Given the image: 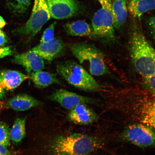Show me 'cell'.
I'll return each instance as SVG.
<instances>
[{"mask_svg":"<svg viewBox=\"0 0 155 155\" xmlns=\"http://www.w3.org/2000/svg\"><path fill=\"white\" fill-rule=\"evenodd\" d=\"M71 53L92 75L101 76L109 73L104 54L93 44L80 43L71 46Z\"/></svg>","mask_w":155,"mask_h":155,"instance_id":"277c9868","label":"cell"},{"mask_svg":"<svg viewBox=\"0 0 155 155\" xmlns=\"http://www.w3.org/2000/svg\"><path fill=\"white\" fill-rule=\"evenodd\" d=\"M65 50L66 45L63 41L54 38L49 41L40 43L31 50L42 59L50 61L63 55Z\"/></svg>","mask_w":155,"mask_h":155,"instance_id":"30bf717a","label":"cell"},{"mask_svg":"<svg viewBox=\"0 0 155 155\" xmlns=\"http://www.w3.org/2000/svg\"><path fill=\"white\" fill-rule=\"evenodd\" d=\"M129 32L130 54L135 69L143 77L155 74V50L138 21H133Z\"/></svg>","mask_w":155,"mask_h":155,"instance_id":"6da1fadb","label":"cell"},{"mask_svg":"<svg viewBox=\"0 0 155 155\" xmlns=\"http://www.w3.org/2000/svg\"><path fill=\"white\" fill-rule=\"evenodd\" d=\"M2 30H0V32H1V31H2Z\"/></svg>","mask_w":155,"mask_h":155,"instance_id":"4dcf8cb0","label":"cell"},{"mask_svg":"<svg viewBox=\"0 0 155 155\" xmlns=\"http://www.w3.org/2000/svg\"><path fill=\"white\" fill-rule=\"evenodd\" d=\"M31 0H7L9 6L13 12L23 14L26 12L31 4Z\"/></svg>","mask_w":155,"mask_h":155,"instance_id":"ffe728a7","label":"cell"},{"mask_svg":"<svg viewBox=\"0 0 155 155\" xmlns=\"http://www.w3.org/2000/svg\"><path fill=\"white\" fill-rule=\"evenodd\" d=\"M124 140L136 146L145 148L154 146V129L141 123L129 125L121 134Z\"/></svg>","mask_w":155,"mask_h":155,"instance_id":"8992f818","label":"cell"},{"mask_svg":"<svg viewBox=\"0 0 155 155\" xmlns=\"http://www.w3.org/2000/svg\"><path fill=\"white\" fill-rule=\"evenodd\" d=\"M10 131L6 124L0 122V144L7 148L11 144Z\"/></svg>","mask_w":155,"mask_h":155,"instance_id":"44dd1931","label":"cell"},{"mask_svg":"<svg viewBox=\"0 0 155 155\" xmlns=\"http://www.w3.org/2000/svg\"><path fill=\"white\" fill-rule=\"evenodd\" d=\"M28 78V75L18 71H0V86L4 90H12Z\"/></svg>","mask_w":155,"mask_h":155,"instance_id":"5bb4252c","label":"cell"},{"mask_svg":"<svg viewBox=\"0 0 155 155\" xmlns=\"http://www.w3.org/2000/svg\"><path fill=\"white\" fill-rule=\"evenodd\" d=\"M52 101L57 102L65 109L71 110L77 104H80L94 103L92 98L80 95L63 89L56 90L48 97Z\"/></svg>","mask_w":155,"mask_h":155,"instance_id":"9c48e42d","label":"cell"},{"mask_svg":"<svg viewBox=\"0 0 155 155\" xmlns=\"http://www.w3.org/2000/svg\"><path fill=\"white\" fill-rule=\"evenodd\" d=\"M127 10L135 18H140L144 13L155 9V0H128Z\"/></svg>","mask_w":155,"mask_h":155,"instance_id":"9a60e30c","label":"cell"},{"mask_svg":"<svg viewBox=\"0 0 155 155\" xmlns=\"http://www.w3.org/2000/svg\"><path fill=\"white\" fill-rule=\"evenodd\" d=\"M41 102L33 97L25 94L13 97L6 104V107L19 111H27L33 107L42 105Z\"/></svg>","mask_w":155,"mask_h":155,"instance_id":"4fadbf2b","label":"cell"},{"mask_svg":"<svg viewBox=\"0 0 155 155\" xmlns=\"http://www.w3.org/2000/svg\"><path fill=\"white\" fill-rule=\"evenodd\" d=\"M6 25V22L2 17L0 16V29L2 28Z\"/></svg>","mask_w":155,"mask_h":155,"instance_id":"f546056e","label":"cell"},{"mask_svg":"<svg viewBox=\"0 0 155 155\" xmlns=\"http://www.w3.org/2000/svg\"><path fill=\"white\" fill-rule=\"evenodd\" d=\"M26 118H17L15 120L10 131L11 140L14 144L20 143L26 134Z\"/></svg>","mask_w":155,"mask_h":155,"instance_id":"d6986e66","label":"cell"},{"mask_svg":"<svg viewBox=\"0 0 155 155\" xmlns=\"http://www.w3.org/2000/svg\"><path fill=\"white\" fill-rule=\"evenodd\" d=\"M147 24L149 31L152 36V38L154 39L155 38V17L154 16H151L147 20Z\"/></svg>","mask_w":155,"mask_h":155,"instance_id":"cb8c5ba5","label":"cell"},{"mask_svg":"<svg viewBox=\"0 0 155 155\" xmlns=\"http://www.w3.org/2000/svg\"><path fill=\"white\" fill-rule=\"evenodd\" d=\"M102 144L99 139L83 134L58 135L50 143L49 152L51 155H90Z\"/></svg>","mask_w":155,"mask_h":155,"instance_id":"7a4b0ae2","label":"cell"},{"mask_svg":"<svg viewBox=\"0 0 155 155\" xmlns=\"http://www.w3.org/2000/svg\"><path fill=\"white\" fill-rule=\"evenodd\" d=\"M29 76L35 86L38 88H45L51 84L60 83L55 74L46 71H37Z\"/></svg>","mask_w":155,"mask_h":155,"instance_id":"ac0fdd59","label":"cell"},{"mask_svg":"<svg viewBox=\"0 0 155 155\" xmlns=\"http://www.w3.org/2000/svg\"><path fill=\"white\" fill-rule=\"evenodd\" d=\"M8 42V38L5 33L2 31L0 32V47L5 45Z\"/></svg>","mask_w":155,"mask_h":155,"instance_id":"4316f807","label":"cell"},{"mask_svg":"<svg viewBox=\"0 0 155 155\" xmlns=\"http://www.w3.org/2000/svg\"><path fill=\"white\" fill-rule=\"evenodd\" d=\"M155 74L143 77L145 86L153 96L155 94Z\"/></svg>","mask_w":155,"mask_h":155,"instance_id":"603a6c76","label":"cell"},{"mask_svg":"<svg viewBox=\"0 0 155 155\" xmlns=\"http://www.w3.org/2000/svg\"><path fill=\"white\" fill-rule=\"evenodd\" d=\"M12 61L24 67L28 75L41 71L45 67L44 60L31 50L15 55Z\"/></svg>","mask_w":155,"mask_h":155,"instance_id":"8fae6325","label":"cell"},{"mask_svg":"<svg viewBox=\"0 0 155 155\" xmlns=\"http://www.w3.org/2000/svg\"><path fill=\"white\" fill-rule=\"evenodd\" d=\"M12 53V50L10 47L0 48V59L11 55Z\"/></svg>","mask_w":155,"mask_h":155,"instance_id":"d4e9b609","label":"cell"},{"mask_svg":"<svg viewBox=\"0 0 155 155\" xmlns=\"http://www.w3.org/2000/svg\"><path fill=\"white\" fill-rule=\"evenodd\" d=\"M51 18L45 0H35L30 18L24 25L17 28L15 32L19 36L28 37V41L30 40Z\"/></svg>","mask_w":155,"mask_h":155,"instance_id":"5b68a950","label":"cell"},{"mask_svg":"<svg viewBox=\"0 0 155 155\" xmlns=\"http://www.w3.org/2000/svg\"><path fill=\"white\" fill-rule=\"evenodd\" d=\"M64 28L67 34L70 36L91 37L92 34V28L90 25L82 20L67 23Z\"/></svg>","mask_w":155,"mask_h":155,"instance_id":"e0dca14e","label":"cell"},{"mask_svg":"<svg viewBox=\"0 0 155 155\" xmlns=\"http://www.w3.org/2000/svg\"><path fill=\"white\" fill-rule=\"evenodd\" d=\"M56 24L57 22H54L44 31L41 39L40 43L47 42L53 39L54 38V31Z\"/></svg>","mask_w":155,"mask_h":155,"instance_id":"7402d4cb","label":"cell"},{"mask_svg":"<svg viewBox=\"0 0 155 155\" xmlns=\"http://www.w3.org/2000/svg\"><path fill=\"white\" fill-rule=\"evenodd\" d=\"M68 118L69 121L76 124L86 125L94 123L98 117L87 104H80L70 110Z\"/></svg>","mask_w":155,"mask_h":155,"instance_id":"7c38bea8","label":"cell"},{"mask_svg":"<svg viewBox=\"0 0 155 155\" xmlns=\"http://www.w3.org/2000/svg\"><path fill=\"white\" fill-rule=\"evenodd\" d=\"M0 155H12V153L7 147L0 144Z\"/></svg>","mask_w":155,"mask_h":155,"instance_id":"83f0119b","label":"cell"},{"mask_svg":"<svg viewBox=\"0 0 155 155\" xmlns=\"http://www.w3.org/2000/svg\"><path fill=\"white\" fill-rule=\"evenodd\" d=\"M91 37L106 40L115 39V30L112 12L101 7L92 19Z\"/></svg>","mask_w":155,"mask_h":155,"instance_id":"52a82bcc","label":"cell"},{"mask_svg":"<svg viewBox=\"0 0 155 155\" xmlns=\"http://www.w3.org/2000/svg\"><path fill=\"white\" fill-rule=\"evenodd\" d=\"M56 70L69 84L86 91L96 92L101 86L82 65L74 61L68 60L59 62Z\"/></svg>","mask_w":155,"mask_h":155,"instance_id":"3957f363","label":"cell"},{"mask_svg":"<svg viewBox=\"0 0 155 155\" xmlns=\"http://www.w3.org/2000/svg\"><path fill=\"white\" fill-rule=\"evenodd\" d=\"M51 17L64 19L74 16L80 9L76 0H45Z\"/></svg>","mask_w":155,"mask_h":155,"instance_id":"ba28073f","label":"cell"},{"mask_svg":"<svg viewBox=\"0 0 155 155\" xmlns=\"http://www.w3.org/2000/svg\"><path fill=\"white\" fill-rule=\"evenodd\" d=\"M5 90L0 86V99H2L5 97Z\"/></svg>","mask_w":155,"mask_h":155,"instance_id":"f1b7e54d","label":"cell"},{"mask_svg":"<svg viewBox=\"0 0 155 155\" xmlns=\"http://www.w3.org/2000/svg\"><path fill=\"white\" fill-rule=\"evenodd\" d=\"M127 1H128V0H127Z\"/></svg>","mask_w":155,"mask_h":155,"instance_id":"1f68e13d","label":"cell"},{"mask_svg":"<svg viewBox=\"0 0 155 155\" xmlns=\"http://www.w3.org/2000/svg\"><path fill=\"white\" fill-rule=\"evenodd\" d=\"M127 0H114L112 5V13L114 27L120 30L125 24L127 17Z\"/></svg>","mask_w":155,"mask_h":155,"instance_id":"2e32d148","label":"cell"},{"mask_svg":"<svg viewBox=\"0 0 155 155\" xmlns=\"http://www.w3.org/2000/svg\"><path fill=\"white\" fill-rule=\"evenodd\" d=\"M102 7L111 11L112 3L111 0H98Z\"/></svg>","mask_w":155,"mask_h":155,"instance_id":"484cf974","label":"cell"}]
</instances>
